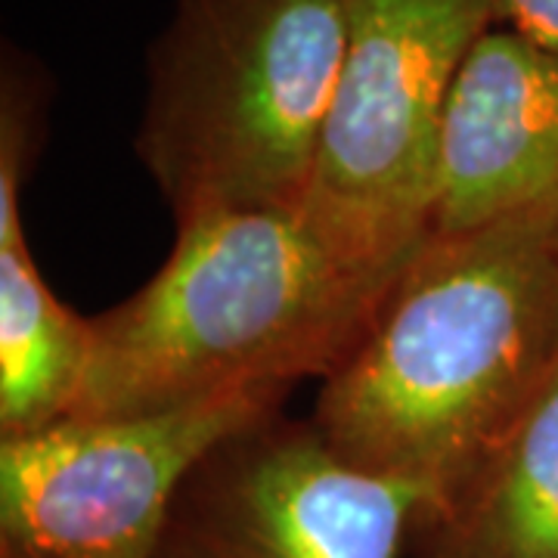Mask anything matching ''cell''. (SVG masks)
<instances>
[{"instance_id": "6da1fadb", "label": "cell", "mask_w": 558, "mask_h": 558, "mask_svg": "<svg viewBox=\"0 0 558 558\" xmlns=\"http://www.w3.org/2000/svg\"><path fill=\"white\" fill-rule=\"evenodd\" d=\"M556 373L558 199H549L425 236L323 381L311 422L339 457L425 487L435 509Z\"/></svg>"}, {"instance_id": "7a4b0ae2", "label": "cell", "mask_w": 558, "mask_h": 558, "mask_svg": "<svg viewBox=\"0 0 558 558\" xmlns=\"http://www.w3.org/2000/svg\"><path fill=\"white\" fill-rule=\"evenodd\" d=\"M400 270L341 260L289 211L178 223L156 277L90 317L87 369L69 416H153L326 381Z\"/></svg>"}, {"instance_id": "3957f363", "label": "cell", "mask_w": 558, "mask_h": 558, "mask_svg": "<svg viewBox=\"0 0 558 558\" xmlns=\"http://www.w3.org/2000/svg\"><path fill=\"white\" fill-rule=\"evenodd\" d=\"M344 0H174L134 156L178 223L301 215L344 57Z\"/></svg>"}, {"instance_id": "277c9868", "label": "cell", "mask_w": 558, "mask_h": 558, "mask_svg": "<svg viewBox=\"0 0 558 558\" xmlns=\"http://www.w3.org/2000/svg\"><path fill=\"white\" fill-rule=\"evenodd\" d=\"M344 25L301 220L341 260L400 270L428 236L450 94L502 0H344Z\"/></svg>"}, {"instance_id": "5b68a950", "label": "cell", "mask_w": 558, "mask_h": 558, "mask_svg": "<svg viewBox=\"0 0 558 558\" xmlns=\"http://www.w3.org/2000/svg\"><path fill=\"white\" fill-rule=\"evenodd\" d=\"M286 398L245 391L0 438V558H153L190 475L227 438L279 416Z\"/></svg>"}, {"instance_id": "8992f818", "label": "cell", "mask_w": 558, "mask_h": 558, "mask_svg": "<svg viewBox=\"0 0 558 558\" xmlns=\"http://www.w3.org/2000/svg\"><path fill=\"white\" fill-rule=\"evenodd\" d=\"M432 494L339 457L282 413L227 438L183 484L153 558H400Z\"/></svg>"}, {"instance_id": "52a82bcc", "label": "cell", "mask_w": 558, "mask_h": 558, "mask_svg": "<svg viewBox=\"0 0 558 558\" xmlns=\"http://www.w3.org/2000/svg\"><path fill=\"white\" fill-rule=\"evenodd\" d=\"M558 199V53L499 25L459 72L444 116L428 236Z\"/></svg>"}, {"instance_id": "ba28073f", "label": "cell", "mask_w": 558, "mask_h": 558, "mask_svg": "<svg viewBox=\"0 0 558 558\" xmlns=\"http://www.w3.org/2000/svg\"><path fill=\"white\" fill-rule=\"evenodd\" d=\"M47 75L20 50L0 72V438L69 418L78 400L90 319L44 282L22 233V180L47 128Z\"/></svg>"}, {"instance_id": "9c48e42d", "label": "cell", "mask_w": 558, "mask_h": 558, "mask_svg": "<svg viewBox=\"0 0 558 558\" xmlns=\"http://www.w3.org/2000/svg\"><path fill=\"white\" fill-rule=\"evenodd\" d=\"M413 539L416 558H558V373Z\"/></svg>"}, {"instance_id": "30bf717a", "label": "cell", "mask_w": 558, "mask_h": 558, "mask_svg": "<svg viewBox=\"0 0 558 558\" xmlns=\"http://www.w3.org/2000/svg\"><path fill=\"white\" fill-rule=\"evenodd\" d=\"M502 25L558 53V0H502Z\"/></svg>"}]
</instances>
